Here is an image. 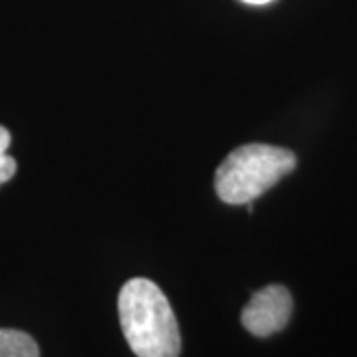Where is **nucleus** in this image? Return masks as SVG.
Here are the masks:
<instances>
[{
    "mask_svg": "<svg viewBox=\"0 0 357 357\" xmlns=\"http://www.w3.org/2000/svg\"><path fill=\"white\" fill-rule=\"evenodd\" d=\"M0 357H40L38 345L20 330L0 328Z\"/></svg>",
    "mask_w": 357,
    "mask_h": 357,
    "instance_id": "4",
    "label": "nucleus"
},
{
    "mask_svg": "<svg viewBox=\"0 0 357 357\" xmlns=\"http://www.w3.org/2000/svg\"><path fill=\"white\" fill-rule=\"evenodd\" d=\"M296 155L274 145H243L220 163L215 175V189L220 201L250 204L262 192L296 169Z\"/></svg>",
    "mask_w": 357,
    "mask_h": 357,
    "instance_id": "2",
    "label": "nucleus"
},
{
    "mask_svg": "<svg viewBox=\"0 0 357 357\" xmlns=\"http://www.w3.org/2000/svg\"><path fill=\"white\" fill-rule=\"evenodd\" d=\"M121 330L137 357H178L181 333L173 307L161 288L147 278H131L117 300Z\"/></svg>",
    "mask_w": 357,
    "mask_h": 357,
    "instance_id": "1",
    "label": "nucleus"
},
{
    "mask_svg": "<svg viewBox=\"0 0 357 357\" xmlns=\"http://www.w3.org/2000/svg\"><path fill=\"white\" fill-rule=\"evenodd\" d=\"M10 141H13V137L8 133V129H4L0 126V185L6 183L8 178H13L14 173H16V161H14L13 157L6 155V149H8Z\"/></svg>",
    "mask_w": 357,
    "mask_h": 357,
    "instance_id": "5",
    "label": "nucleus"
},
{
    "mask_svg": "<svg viewBox=\"0 0 357 357\" xmlns=\"http://www.w3.org/2000/svg\"><path fill=\"white\" fill-rule=\"evenodd\" d=\"M292 296L288 288L272 284L250 298V302L244 306L241 321L256 337H268L286 328L292 316Z\"/></svg>",
    "mask_w": 357,
    "mask_h": 357,
    "instance_id": "3",
    "label": "nucleus"
},
{
    "mask_svg": "<svg viewBox=\"0 0 357 357\" xmlns=\"http://www.w3.org/2000/svg\"><path fill=\"white\" fill-rule=\"evenodd\" d=\"M243 2H248V4H268L272 0H243Z\"/></svg>",
    "mask_w": 357,
    "mask_h": 357,
    "instance_id": "6",
    "label": "nucleus"
}]
</instances>
